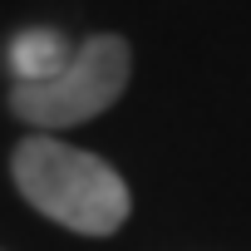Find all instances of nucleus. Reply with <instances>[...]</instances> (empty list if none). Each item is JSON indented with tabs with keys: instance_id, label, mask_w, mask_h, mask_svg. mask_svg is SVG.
Listing matches in <instances>:
<instances>
[{
	"instance_id": "f257e3e1",
	"label": "nucleus",
	"mask_w": 251,
	"mask_h": 251,
	"mask_svg": "<svg viewBox=\"0 0 251 251\" xmlns=\"http://www.w3.org/2000/svg\"><path fill=\"white\" fill-rule=\"evenodd\" d=\"M10 177L40 217H50L79 236H113L133 212L128 182L118 177V168H108L99 153L69 148L50 133H30L15 143Z\"/></svg>"
},
{
	"instance_id": "f03ea898",
	"label": "nucleus",
	"mask_w": 251,
	"mask_h": 251,
	"mask_svg": "<svg viewBox=\"0 0 251 251\" xmlns=\"http://www.w3.org/2000/svg\"><path fill=\"white\" fill-rule=\"evenodd\" d=\"M133 74V54L123 35H89L84 45H74V54L45 74V79H15L10 84V113L20 123H30L35 133L50 128H74V123L99 118L103 108H113L128 89Z\"/></svg>"
},
{
	"instance_id": "7ed1b4c3",
	"label": "nucleus",
	"mask_w": 251,
	"mask_h": 251,
	"mask_svg": "<svg viewBox=\"0 0 251 251\" xmlns=\"http://www.w3.org/2000/svg\"><path fill=\"white\" fill-rule=\"evenodd\" d=\"M69 54H74V45H64L59 35H20V45H15V79H45Z\"/></svg>"
}]
</instances>
